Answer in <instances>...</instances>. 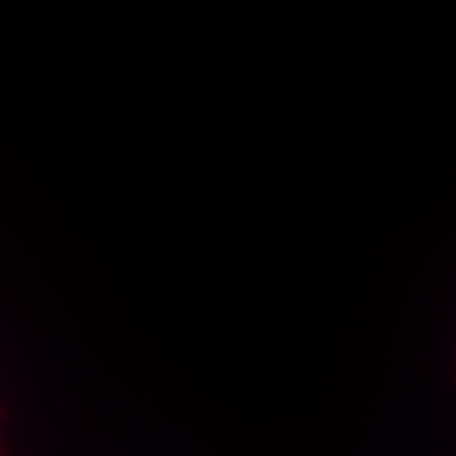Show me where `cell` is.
<instances>
[{
	"instance_id": "6da1fadb",
	"label": "cell",
	"mask_w": 456,
	"mask_h": 456,
	"mask_svg": "<svg viewBox=\"0 0 456 456\" xmlns=\"http://www.w3.org/2000/svg\"><path fill=\"white\" fill-rule=\"evenodd\" d=\"M448 376H450V380H452V385H456V342H454V346H452V363H450Z\"/></svg>"
},
{
	"instance_id": "7a4b0ae2",
	"label": "cell",
	"mask_w": 456,
	"mask_h": 456,
	"mask_svg": "<svg viewBox=\"0 0 456 456\" xmlns=\"http://www.w3.org/2000/svg\"><path fill=\"white\" fill-rule=\"evenodd\" d=\"M0 448H3V444H0Z\"/></svg>"
}]
</instances>
